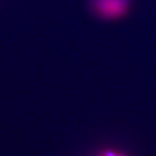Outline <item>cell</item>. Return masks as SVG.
Segmentation results:
<instances>
[{"label": "cell", "mask_w": 156, "mask_h": 156, "mask_svg": "<svg viewBox=\"0 0 156 156\" xmlns=\"http://www.w3.org/2000/svg\"><path fill=\"white\" fill-rule=\"evenodd\" d=\"M100 156H104V155H103V154H101V155H100Z\"/></svg>", "instance_id": "obj_2"}, {"label": "cell", "mask_w": 156, "mask_h": 156, "mask_svg": "<svg viewBox=\"0 0 156 156\" xmlns=\"http://www.w3.org/2000/svg\"><path fill=\"white\" fill-rule=\"evenodd\" d=\"M130 0H91L92 12L105 20H117L125 16Z\"/></svg>", "instance_id": "obj_1"}]
</instances>
